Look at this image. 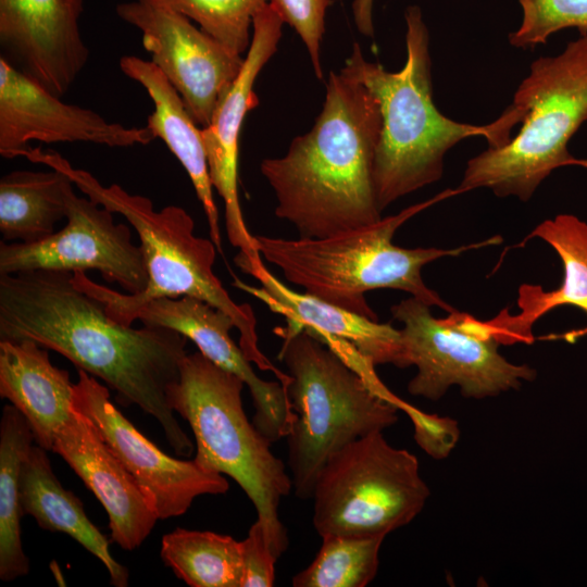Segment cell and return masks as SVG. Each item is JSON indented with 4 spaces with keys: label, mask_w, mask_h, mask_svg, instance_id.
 Segmentation results:
<instances>
[{
    "label": "cell",
    "mask_w": 587,
    "mask_h": 587,
    "mask_svg": "<svg viewBox=\"0 0 587 587\" xmlns=\"http://www.w3.org/2000/svg\"><path fill=\"white\" fill-rule=\"evenodd\" d=\"M21 339L62 354L109 386L121 405L152 415L177 454L193 451L168 403L187 354L184 335L122 324L74 284L73 273L36 270L0 275V340Z\"/></svg>",
    "instance_id": "obj_1"
},
{
    "label": "cell",
    "mask_w": 587,
    "mask_h": 587,
    "mask_svg": "<svg viewBox=\"0 0 587 587\" xmlns=\"http://www.w3.org/2000/svg\"><path fill=\"white\" fill-rule=\"evenodd\" d=\"M382 130L379 104L342 72L330 73L323 109L310 132L261 173L275 192L277 217L300 238H324L382 218L373 171Z\"/></svg>",
    "instance_id": "obj_2"
},
{
    "label": "cell",
    "mask_w": 587,
    "mask_h": 587,
    "mask_svg": "<svg viewBox=\"0 0 587 587\" xmlns=\"http://www.w3.org/2000/svg\"><path fill=\"white\" fill-rule=\"evenodd\" d=\"M407 60L398 72L364 59L354 43L340 70L364 85L375 97L382 114L373 179L383 212L396 200L439 180L449 149L470 137H484L489 148L507 145L512 128L523 116L511 104L487 125L451 120L433 100L429 33L422 11L410 5L404 13Z\"/></svg>",
    "instance_id": "obj_3"
},
{
    "label": "cell",
    "mask_w": 587,
    "mask_h": 587,
    "mask_svg": "<svg viewBox=\"0 0 587 587\" xmlns=\"http://www.w3.org/2000/svg\"><path fill=\"white\" fill-rule=\"evenodd\" d=\"M24 157L30 162L64 172L90 200L121 214L135 228L140 240L148 283L137 295L121 294L90 279L86 272L73 273L74 284L99 299L115 321L142 303L161 298L190 296L227 313L239 333V347L246 358L262 371L272 372L287 385L290 376L278 370L260 350L257 319L252 308L236 303L213 272L217 249L212 240L195 235L192 217L180 207L154 210L152 201L133 195L117 184L103 186L92 174L74 168L53 151L29 148Z\"/></svg>",
    "instance_id": "obj_4"
},
{
    "label": "cell",
    "mask_w": 587,
    "mask_h": 587,
    "mask_svg": "<svg viewBox=\"0 0 587 587\" xmlns=\"http://www.w3.org/2000/svg\"><path fill=\"white\" fill-rule=\"evenodd\" d=\"M462 193L459 188L446 189L433 198L410 205L395 215L324 238L285 239L254 236L260 255L276 266L291 284L304 292L348 311L377 320L365 294L374 289H398L412 295L429 307L447 312L453 309L428 288L421 271L424 265L444 257L499 245L500 236L454 249H408L392 243L397 229L408 220L442 201Z\"/></svg>",
    "instance_id": "obj_5"
},
{
    "label": "cell",
    "mask_w": 587,
    "mask_h": 587,
    "mask_svg": "<svg viewBox=\"0 0 587 587\" xmlns=\"http://www.w3.org/2000/svg\"><path fill=\"white\" fill-rule=\"evenodd\" d=\"M274 332L283 339L278 359L290 376L286 390L294 420L286 438L292 489L308 499L332 454L395 425L407 402L376 389L307 330Z\"/></svg>",
    "instance_id": "obj_6"
},
{
    "label": "cell",
    "mask_w": 587,
    "mask_h": 587,
    "mask_svg": "<svg viewBox=\"0 0 587 587\" xmlns=\"http://www.w3.org/2000/svg\"><path fill=\"white\" fill-rule=\"evenodd\" d=\"M243 380L200 351L186 354L168 403L186 420L196 439L193 461L203 470L232 477L253 503L270 549L278 559L288 536L278 516L292 489L284 462L250 423L242 405Z\"/></svg>",
    "instance_id": "obj_7"
},
{
    "label": "cell",
    "mask_w": 587,
    "mask_h": 587,
    "mask_svg": "<svg viewBox=\"0 0 587 587\" xmlns=\"http://www.w3.org/2000/svg\"><path fill=\"white\" fill-rule=\"evenodd\" d=\"M522 126L510 141L487 148L467 161L460 191L488 188L497 197L532 198L541 182L561 166L587 168V159L572 155L571 137L587 120V34L529 67L511 103Z\"/></svg>",
    "instance_id": "obj_8"
},
{
    "label": "cell",
    "mask_w": 587,
    "mask_h": 587,
    "mask_svg": "<svg viewBox=\"0 0 587 587\" xmlns=\"http://www.w3.org/2000/svg\"><path fill=\"white\" fill-rule=\"evenodd\" d=\"M429 494L417 458L375 432L336 451L321 470L313 525L321 537L387 536L412 522Z\"/></svg>",
    "instance_id": "obj_9"
},
{
    "label": "cell",
    "mask_w": 587,
    "mask_h": 587,
    "mask_svg": "<svg viewBox=\"0 0 587 587\" xmlns=\"http://www.w3.org/2000/svg\"><path fill=\"white\" fill-rule=\"evenodd\" d=\"M429 305L410 297L391 307L400 329L409 366L417 367L408 391L412 396L439 400L451 386L466 398L484 399L533 382L537 371L513 364L498 351L487 321L457 310L447 317L432 315Z\"/></svg>",
    "instance_id": "obj_10"
},
{
    "label": "cell",
    "mask_w": 587,
    "mask_h": 587,
    "mask_svg": "<svg viewBox=\"0 0 587 587\" xmlns=\"http://www.w3.org/2000/svg\"><path fill=\"white\" fill-rule=\"evenodd\" d=\"M66 224L34 242H0V275L49 270L74 273L98 271L110 284L127 294H140L148 273L140 245L130 228L116 224L113 213L88 197H78L73 185L66 190Z\"/></svg>",
    "instance_id": "obj_11"
},
{
    "label": "cell",
    "mask_w": 587,
    "mask_h": 587,
    "mask_svg": "<svg viewBox=\"0 0 587 587\" xmlns=\"http://www.w3.org/2000/svg\"><path fill=\"white\" fill-rule=\"evenodd\" d=\"M117 16L141 33L151 61L182 97L193 121L207 127L238 76L245 57L175 11L142 1L118 3Z\"/></svg>",
    "instance_id": "obj_12"
},
{
    "label": "cell",
    "mask_w": 587,
    "mask_h": 587,
    "mask_svg": "<svg viewBox=\"0 0 587 587\" xmlns=\"http://www.w3.org/2000/svg\"><path fill=\"white\" fill-rule=\"evenodd\" d=\"M73 407L95 424L159 520L183 515L200 496L223 495L229 489L222 474L160 450L115 407L108 387L83 370L74 384Z\"/></svg>",
    "instance_id": "obj_13"
},
{
    "label": "cell",
    "mask_w": 587,
    "mask_h": 587,
    "mask_svg": "<svg viewBox=\"0 0 587 587\" xmlns=\"http://www.w3.org/2000/svg\"><path fill=\"white\" fill-rule=\"evenodd\" d=\"M154 139L147 126L126 127L108 122L92 110L63 102L0 58L1 157H23L30 141L125 148Z\"/></svg>",
    "instance_id": "obj_14"
},
{
    "label": "cell",
    "mask_w": 587,
    "mask_h": 587,
    "mask_svg": "<svg viewBox=\"0 0 587 587\" xmlns=\"http://www.w3.org/2000/svg\"><path fill=\"white\" fill-rule=\"evenodd\" d=\"M284 21L267 2L254 15L252 38L242 67L218 102L211 123L201 128L213 188L224 201L229 242L246 258L261 257L243 220L238 195L239 136L246 114L259 104L253 85L276 52Z\"/></svg>",
    "instance_id": "obj_15"
},
{
    "label": "cell",
    "mask_w": 587,
    "mask_h": 587,
    "mask_svg": "<svg viewBox=\"0 0 587 587\" xmlns=\"http://www.w3.org/2000/svg\"><path fill=\"white\" fill-rule=\"evenodd\" d=\"M136 320L184 335L213 363L239 376L253 400L254 426L271 444L287 436L294 420L287 390L280 382H266L254 373L230 336L236 326L227 313L190 296L161 297L129 311L120 323L132 325Z\"/></svg>",
    "instance_id": "obj_16"
},
{
    "label": "cell",
    "mask_w": 587,
    "mask_h": 587,
    "mask_svg": "<svg viewBox=\"0 0 587 587\" xmlns=\"http://www.w3.org/2000/svg\"><path fill=\"white\" fill-rule=\"evenodd\" d=\"M83 11L84 0H0V58L61 98L88 60Z\"/></svg>",
    "instance_id": "obj_17"
},
{
    "label": "cell",
    "mask_w": 587,
    "mask_h": 587,
    "mask_svg": "<svg viewBox=\"0 0 587 587\" xmlns=\"http://www.w3.org/2000/svg\"><path fill=\"white\" fill-rule=\"evenodd\" d=\"M235 263L257 279L254 287L235 278L232 285L262 301L272 312L286 319L288 329H304L316 338L332 337L348 341L374 366L392 364L408 367L400 329L348 311L307 292L284 285L263 264L262 257H235Z\"/></svg>",
    "instance_id": "obj_18"
},
{
    "label": "cell",
    "mask_w": 587,
    "mask_h": 587,
    "mask_svg": "<svg viewBox=\"0 0 587 587\" xmlns=\"http://www.w3.org/2000/svg\"><path fill=\"white\" fill-rule=\"evenodd\" d=\"M52 452L63 458L103 505L112 541L124 550L139 548L159 519L95 424L74 409L58 430Z\"/></svg>",
    "instance_id": "obj_19"
},
{
    "label": "cell",
    "mask_w": 587,
    "mask_h": 587,
    "mask_svg": "<svg viewBox=\"0 0 587 587\" xmlns=\"http://www.w3.org/2000/svg\"><path fill=\"white\" fill-rule=\"evenodd\" d=\"M532 238L542 239L558 253L563 264V280L560 287L549 291L540 285L520 286V313L511 315L504 309L487 321L500 345L532 344L533 325L560 305L576 307L587 315V223L572 214H559L537 225L519 246ZM584 335H587V327L570 332L565 338Z\"/></svg>",
    "instance_id": "obj_20"
},
{
    "label": "cell",
    "mask_w": 587,
    "mask_h": 587,
    "mask_svg": "<svg viewBox=\"0 0 587 587\" xmlns=\"http://www.w3.org/2000/svg\"><path fill=\"white\" fill-rule=\"evenodd\" d=\"M0 396L27 420L35 444L52 452L58 430L71 419L74 383L30 339L0 340Z\"/></svg>",
    "instance_id": "obj_21"
},
{
    "label": "cell",
    "mask_w": 587,
    "mask_h": 587,
    "mask_svg": "<svg viewBox=\"0 0 587 587\" xmlns=\"http://www.w3.org/2000/svg\"><path fill=\"white\" fill-rule=\"evenodd\" d=\"M125 76L140 84L152 100L154 110L147 127L161 138L187 172L201 202L210 229L211 240L223 252L218 210L213 197V185L202 141L201 128L189 114L182 97L152 61L136 55L120 59Z\"/></svg>",
    "instance_id": "obj_22"
},
{
    "label": "cell",
    "mask_w": 587,
    "mask_h": 587,
    "mask_svg": "<svg viewBox=\"0 0 587 587\" xmlns=\"http://www.w3.org/2000/svg\"><path fill=\"white\" fill-rule=\"evenodd\" d=\"M48 450L33 445L20 472V505L23 515L33 516L39 527L64 533L80 544L107 567L115 587L128 585V570L110 553L108 538L88 519L84 504L63 488L54 475Z\"/></svg>",
    "instance_id": "obj_23"
},
{
    "label": "cell",
    "mask_w": 587,
    "mask_h": 587,
    "mask_svg": "<svg viewBox=\"0 0 587 587\" xmlns=\"http://www.w3.org/2000/svg\"><path fill=\"white\" fill-rule=\"evenodd\" d=\"M12 171L0 179V233L5 242L34 243L66 215V190L74 185L62 171Z\"/></svg>",
    "instance_id": "obj_24"
},
{
    "label": "cell",
    "mask_w": 587,
    "mask_h": 587,
    "mask_svg": "<svg viewBox=\"0 0 587 587\" xmlns=\"http://www.w3.org/2000/svg\"><path fill=\"white\" fill-rule=\"evenodd\" d=\"M34 434L24 415L12 404L0 421V578L11 582L29 572L30 562L21 537L20 472Z\"/></svg>",
    "instance_id": "obj_25"
},
{
    "label": "cell",
    "mask_w": 587,
    "mask_h": 587,
    "mask_svg": "<svg viewBox=\"0 0 587 587\" xmlns=\"http://www.w3.org/2000/svg\"><path fill=\"white\" fill-rule=\"evenodd\" d=\"M160 555L188 586L241 587V545L232 536L177 527L162 537Z\"/></svg>",
    "instance_id": "obj_26"
},
{
    "label": "cell",
    "mask_w": 587,
    "mask_h": 587,
    "mask_svg": "<svg viewBox=\"0 0 587 587\" xmlns=\"http://www.w3.org/2000/svg\"><path fill=\"white\" fill-rule=\"evenodd\" d=\"M385 535L322 537L314 560L291 580L294 587H364L377 574Z\"/></svg>",
    "instance_id": "obj_27"
},
{
    "label": "cell",
    "mask_w": 587,
    "mask_h": 587,
    "mask_svg": "<svg viewBox=\"0 0 587 587\" xmlns=\"http://www.w3.org/2000/svg\"><path fill=\"white\" fill-rule=\"evenodd\" d=\"M197 23L232 52L242 55L252 38L255 13L268 0H142Z\"/></svg>",
    "instance_id": "obj_28"
},
{
    "label": "cell",
    "mask_w": 587,
    "mask_h": 587,
    "mask_svg": "<svg viewBox=\"0 0 587 587\" xmlns=\"http://www.w3.org/2000/svg\"><path fill=\"white\" fill-rule=\"evenodd\" d=\"M522 21L509 34V42L519 49H533L562 29L575 27L587 34V0H519Z\"/></svg>",
    "instance_id": "obj_29"
},
{
    "label": "cell",
    "mask_w": 587,
    "mask_h": 587,
    "mask_svg": "<svg viewBox=\"0 0 587 587\" xmlns=\"http://www.w3.org/2000/svg\"><path fill=\"white\" fill-rule=\"evenodd\" d=\"M284 23L292 27L303 41L317 78H323L321 42L325 15L332 0H268Z\"/></svg>",
    "instance_id": "obj_30"
},
{
    "label": "cell",
    "mask_w": 587,
    "mask_h": 587,
    "mask_svg": "<svg viewBox=\"0 0 587 587\" xmlns=\"http://www.w3.org/2000/svg\"><path fill=\"white\" fill-rule=\"evenodd\" d=\"M403 411L413 423L417 445L427 454L441 460L451 453L460 437L455 420L425 413L408 403Z\"/></svg>",
    "instance_id": "obj_31"
},
{
    "label": "cell",
    "mask_w": 587,
    "mask_h": 587,
    "mask_svg": "<svg viewBox=\"0 0 587 587\" xmlns=\"http://www.w3.org/2000/svg\"><path fill=\"white\" fill-rule=\"evenodd\" d=\"M242 555L241 587H271L275 582V563L262 523L257 520L240 541Z\"/></svg>",
    "instance_id": "obj_32"
},
{
    "label": "cell",
    "mask_w": 587,
    "mask_h": 587,
    "mask_svg": "<svg viewBox=\"0 0 587 587\" xmlns=\"http://www.w3.org/2000/svg\"><path fill=\"white\" fill-rule=\"evenodd\" d=\"M373 2L374 0H354L352 3L355 25L360 33L373 36Z\"/></svg>",
    "instance_id": "obj_33"
}]
</instances>
